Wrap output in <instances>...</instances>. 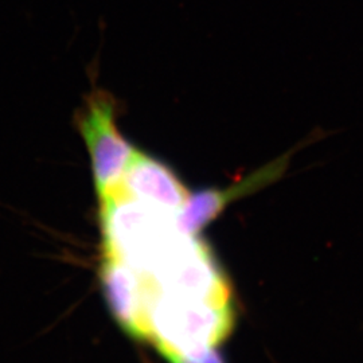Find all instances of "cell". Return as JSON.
Wrapping results in <instances>:
<instances>
[{
    "label": "cell",
    "instance_id": "6da1fadb",
    "mask_svg": "<svg viewBox=\"0 0 363 363\" xmlns=\"http://www.w3.org/2000/svg\"><path fill=\"white\" fill-rule=\"evenodd\" d=\"M233 325L230 303L160 294L151 310L150 340L162 355L193 354L217 347Z\"/></svg>",
    "mask_w": 363,
    "mask_h": 363
},
{
    "label": "cell",
    "instance_id": "7a4b0ae2",
    "mask_svg": "<svg viewBox=\"0 0 363 363\" xmlns=\"http://www.w3.org/2000/svg\"><path fill=\"white\" fill-rule=\"evenodd\" d=\"M76 128L91 157L99 201L121 186L136 150L118 127V103L104 89H93L76 112Z\"/></svg>",
    "mask_w": 363,
    "mask_h": 363
},
{
    "label": "cell",
    "instance_id": "3957f363",
    "mask_svg": "<svg viewBox=\"0 0 363 363\" xmlns=\"http://www.w3.org/2000/svg\"><path fill=\"white\" fill-rule=\"evenodd\" d=\"M101 281L108 307L118 325L133 339L150 340V316L157 298L151 281L123 259L108 256Z\"/></svg>",
    "mask_w": 363,
    "mask_h": 363
},
{
    "label": "cell",
    "instance_id": "277c9868",
    "mask_svg": "<svg viewBox=\"0 0 363 363\" xmlns=\"http://www.w3.org/2000/svg\"><path fill=\"white\" fill-rule=\"evenodd\" d=\"M296 150L276 157L268 164L253 171L245 179H241L229 187L205 189L189 195L184 206L177 216V226L179 232L187 235H196L210 222L216 220L233 201L272 184L286 172L289 159Z\"/></svg>",
    "mask_w": 363,
    "mask_h": 363
},
{
    "label": "cell",
    "instance_id": "5b68a950",
    "mask_svg": "<svg viewBox=\"0 0 363 363\" xmlns=\"http://www.w3.org/2000/svg\"><path fill=\"white\" fill-rule=\"evenodd\" d=\"M118 189L144 205L175 217L190 195L174 169L140 150H136Z\"/></svg>",
    "mask_w": 363,
    "mask_h": 363
},
{
    "label": "cell",
    "instance_id": "8992f818",
    "mask_svg": "<svg viewBox=\"0 0 363 363\" xmlns=\"http://www.w3.org/2000/svg\"><path fill=\"white\" fill-rule=\"evenodd\" d=\"M166 361L169 363H225L220 352L214 349L193 352V354H177L167 352L163 354Z\"/></svg>",
    "mask_w": 363,
    "mask_h": 363
}]
</instances>
